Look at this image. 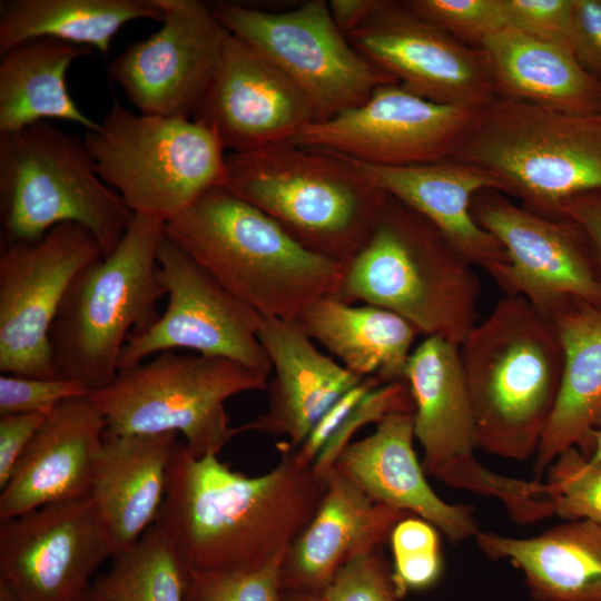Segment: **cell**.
I'll return each mask as SVG.
<instances>
[{
  "label": "cell",
  "instance_id": "obj_29",
  "mask_svg": "<svg viewBox=\"0 0 601 601\" xmlns=\"http://www.w3.org/2000/svg\"><path fill=\"white\" fill-rule=\"evenodd\" d=\"M563 349L562 382L535 453V480L569 447L587 455L601 415V308L572 302L551 316Z\"/></svg>",
  "mask_w": 601,
  "mask_h": 601
},
{
  "label": "cell",
  "instance_id": "obj_51",
  "mask_svg": "<svg viewBox=\"0 0 601 601\" xmlns=\"http://www.w3.org/2000/svg\"><path fill=\"white\" fill-rule=\"evenodd\" d=\"M601 115V114H600Z\"/></svg>",
  "mask_w": 601,
  "mask_h": 601
},
{
  "label": "cell",
  "instance_id": "obj_15",
  "mask_svg": "<svg viewBox=\"0 0 601 601\" xmlns=\"http://www.w3.org/2000/svg\"><path fill=\"white\" fill-rule=\"evenodd\" d=\"M471 211L508 254L509 264L492 275L506 296H521L549 317L577 300L601 308V282L574 221L543 217L493 189L479 191Z\"/></svg>",
  "mask_w": 601,
  "mask_h": 601
},
{
  "label": "cell",
  "instance_id": "obj_33",
  "mask_svg": "<svg viewBox=\"0 0 601 601\" xmlns=\"http://www.w3.org/2000/svg\"><path fill=\"white\" fill-rule=\"evenodd\" d=\"M111 559V568L92 581L109 601L185 600L188 571L155 524Z\"/></svg>",
  "mask_w": 601,
  "mask_h": 601
},
{
  "label": "cell",
  "instance_id": "obj_48",
  "mask_svg": "<svg viewBox=\"0 0 601 601\" xmlns=\"http://www.w3.org/2000/svg\"><path fill=\"white\" fill-rule=\"evenodd\" d=\"M280 601H324V599L308 593L282 591Z\"/></svg>",
  "mask_w": 601,
  "mask_h": 601
},
{
  "label": "cell",
  "instance_id": "obj_6",
  "mask_svg": "<svg viewBox=\"0 0 601 601\" xmlns=\"http://www.w3.org/2000/svg\"><path fill=\"white\" fill-rule=\"evenodd\" d=\"M164 236V221L134 214L117 247L75 277L49 334L58 377L90 394L115 381L128 337L160 316L157 303L166 289L157 250Z\"/></svg>",
  "mask_w": 601,
  "mask_h": 601
},
{
  "label": "cell",
  "instance_id": "obj_20",
  "mask_svg": "<svg viewBox=\"0 0 601 601\" xmlns=\"http://www.w3.org/2000/svg\"><path fill=\"white\" fill-rule=\"evenodd\" d=\"M193 119L210 127L229 152H239L289 141L316 115L280 69L230 33Z\"/></svg>",
  "mask_w": 601,
  "mask_h": 601
},
{
  "label": "cell",
  "instance_id": "obj_14",
  "mask_svg": "<svg viewBox=\"0 0 601 601\" xmlns=\"http://www.w3.org/2000/svg\"><path fill=\"white\" fill-rule=\"evenodd\" d=\"M157 262L168 295L166 311L150 327L128 337L118 371L152 354L186 348L269 375L272 363L258 338L263 315L228 292L166 235Z\"/></svg>",
  "mask_w": 601,
  "mask_h": 601
},
{
  "label": "cell",
  "instance_id": "obj_16",
  "mask_svg": "<svg viewBox=\"0 0 601 601\" xmlns=\"http://www.w3.org/2000/svg\"><path fill=\"white\" fill-rule=\"evenodd\" d=\"M475 112L387 83L361 106L306 125L289 141L373 166L430 164L452 157Z\"/></svg>",
  "mask_w": 601,
  "mask_h": 601
},
{
  "label": "cell",
  "instance_id": "obj_23",
  "mask_svg": "<svg viewBox=\"0 0 601 601\" xmlns=\"http://www.w3.org/2000/svg\"><path fill=\"white\" fill-rule=\"evenodd\" d=\"M258 338L272 363L268 408L230 428V437L255 431L287 435L297 449L321 416L363 378L321 353L295 319L262 316Z\"/></svg>",
  "mask_w": 601,
  "mask_h": 601
},
{
  "label": "cell",
  "instance_id": "obj_49",
  "mask_svg": "<svg viewBox=\"0 0 601 601\" xmlns=\"http://www.w3.org/2000/svg\"><path fill=\"white\" fill-rule=\"evenodd\" d=\"M73 601H109L105 595H102L91 583L80 595H78Z\"/></svg>",
  "mask_w": 601,
  "mask_h": 601
},
{
  "label": "cell",
  "instance_id": "obj_7",
  "mask_svg": "<svg viewBox=\"0 0 601 601\" xmlns=\"http://www.w3.org/2000/svg\"><path fill=\"white\" fill-rule=\"evenodd\" d=\"M450 159L493 173L524 208L562 218L568 199L601 189V115L495 97L476 110Z\"/></svg>",
  "mask_w": 601,
  "mask_h": 601
},
{
  "label": "cell",
  "instance_id": "obj_22",
  "mask_svg": "<svg viewBox=\"0 0 601 601\" xmlns=\"http://www.w3.org/2000/svg\"><path fill=\"white\" fill-rule=\"evenodd\" d=\"M106 426L89 395L59 404L1 490L0 521L88 495Z\"/></svg>",
  "mask_w": 601,
  "mask_h": 601
},
{
  "label": "cell",
  "instance_id": "obj_2",
  "mask_svg": "<svg viewBox=\"0 0 601 601\" xmlns=\"http://www.w3.org/2000/svg\"><path fill=\"white\" fill-rule=\"evenodd\" d=\"M165 235L264 316L296 319L315 300L337 297L345 275L346 265L307 249L224 186L166 221Z\"/></svg>",
  "mask_w": 601,
  "mask_h": 601
},
{
  "label": "cell",
  "instance_id": "obj_12",
  "mask_svg": "<svg viewBox=\"0 0 601 601\" xmlns=\"http://www.w3.org/2000/svg\"><path fill=\"white\" fill-rule=\"evenodd\" d=\"M209 7L229 33L260 52L302 90L316 121L361 106L381 86L398 83L352 46L325 0L280 12L231 2Z\"/></svg>",
  "mask_w": 601,
  "mask_h": 601
},
{
  "label": "cell",
  "instance_id": "obj_9",
  "mask_svg": "<svg viewBox=\"0 0 601 601\" xmlns=\"http://www.w3.org/2000/svg\"><path fill=\"white\" fill-rule=\"evenodd\" d=\"M82 139L99 176L130 210L164 223L226 180L225 147L193 118L136 114L115 102Z\"/></svg>",
  "mask_w": 601,
  "mask_h": 601
},
{
  "label": "cell",
  "instance_id": "obj_46",
  "mask_svg": "<svg viewBox=\"0 0 601 601\" xmlns=\"http://www.w3.org/2000/svg\"><path fill=\"white\" fill-rule=\"evenodd\" d=\"M328 3L337 27L346 36L374 10L378 0H332Z\"/></svg>",
  "mask_w": 601,
  "mask_h": 601
},
{
  "label": "cell",
  "instance_id": "obj_19",
  "mask_svg": "<svg viewBox=\"0 0 601 601\" xmlns=\"http://www.w3.org/2000/svg\"><path fill=\"white\" fill-rule=\"evenodd\" d=\"M112 550L89 495L0 521V579L21 601H73Z\"/></svg>",
  "mask_w": 601,
  "mask_h": 601
},
{
  "label": "cell",
  "instance_id": "obj_42",
  "mask_svg": "<svg viewBox=\"0 0 601 601\" xmlns=\"http://www.w3.org/2000/svg\"><path fill=\"white\" fill-rule=\"evenodd\" d=\"M385 384L377 376L364 377L354 387L342 395L316 422L305 441L295 449L297 456L306 464L314 461L344 422L351 411L373 390Z\"/></svg>",
  "mask_w": 601,
  "mask_h": 601
},
{
  "label": "cell",
  "instance_id": "obj_18",
  "mask_svg": "<svg viewBox=\"0 0 601 601\" xmlns=\"http://www.w3.org/2000/svg\"><path fill=\"white\" fill-rule=\"evenodd\" d=\"M346 37L370 62L426 100L479 110L496 97L481 47L459 41L400 1L378 0Z\"/></svg>",
  "mask_w": 601,
  "mask_h": 601
},
{
  "label": "cell",
  "instance_id": "obj_10",
  "mask_svg": "<svg viewBox=\"0 0 601 601\" xmlns=\"http://www.w3.org/2000/svg\"><path fill=\"white\" fill-rule=\"evenodd\" d=\"M267 385V374L235 361L166 351L89 396L106 420V436L180 433L200 457L218 454L231 439L225 401Z\"/></svg>",
  "mask_w": 601,
  "mask_h": 601
},
{
  "label": "cell",
  "instance_id": "obj_36",
  "mask_svg": "<svg viewBox=\"0 0 601 601\" xmlns=\"http://www.w3.org/2000/svg\"><path fill=\"white\" fill-rule=\"evenodd\" d=\"M407 10L444 30L459 41L481 47L508 27L502 0H405Z\"/></svg>",
  "mask_w": 601,
  "mask_h": 601
},
{
  "label": "cell",
  "instance_id": "obj_41",
  "mask_svg": "<svg viewBox=\"0 0 601 601\" xmlns=\"http://www.w3.org/2000/svg\"><path fill=\"white\" fill-rule=\"evenodd\" d=\"M508 26L572 51L573 0H502Z\"/></svg>",
  "mask_w": 601,
  "mask_h": 601
},
{
  "label": "cell",
  "instance_id": "obj_34",
  "mask_svg": "<svg viewBox=\"0 0 601 601\" xmlns=\"http://www.w3.org/2000/svg\"><path fill=\"white\" fill-rule=\"evenodd\" d=\"M437 529L412 515L393 529L390 542L393 553V575L402 598L411 591H422L437 583L443 571Z\"/></svg>",
  "mask_w": 601,
  "mask_h": 601
},
{
  "label": "cell",
  "instance_id": "obj_47",
  "mask_svg": "<svg viewBox=\"0 0 601 601\" xmlns=\"http://www.w3.org/2000/svg\"><path fill=\"white\" fill-rule=\"evenodd\" d=\"M587 457L592 463L601 464V415L591 433Z\"/></svg>",
  "mask_w": 601,
  "mask_h": 601
},
{
  "label": "cell",
  "instance_id": "obj_50",
  "mask_svg": "<svg viewBox=\"0 0 601 601\" xmlns=\"http://www.w3.org/2000/svg\"><path fill=\"white\" fill-rule=\"evenodd\" d=\"M0 601H21L18 594L0 579Z\"/></svg>",
  "mask_w": 601,
  "mask_h": 601
},
{
  "label": "cell",
  "instance_id": "obj_21",
  "mask_svg": "<svg viewBox=\"0 0 601 601\" xmlns=\"http://www.w3.org/2000/svg\"><path fill=\"white\" fill-rule=\"evenodd\" d=\"M325 480L316 513L284 554L282 591L322 597L341 568L381 549L395 525L411 515L374 501L336 467Z\"/></svg>",
  "mask_w": 601,
  "mask_h": 601
},
{
  "label": "cell",
  "instance_id": "obj_1",
  "mask_svg": "<svg viewBox=\"0 0 601 601\" xmlns=\"http://www.w3.org/2000/svg\"><path fill=\"white\" fill-rule=\"evenodd\" d=\"M269 472L248 476L178 442L155 525L187 571L250 572L285 554L316 513L326 480L287 443Z\"/></svg>",
  "mask_w": 601,
  "mask_h": 601
},
{
  "label": "cell",
  "instance_id": "obj_40",
  "mask_svg": "<svg viewBox=\"0 0 601 601\" xmlns=\"http://www.w3.org/2000/svg\"><path fill=\"white\" fill-rule=\"evenodd\" d=\"M90 393L80 384L63 378H35L2 374L0 376V416L50 414L62 402Z\"/></svg>",
  "mask_w": 601,
  "mask_h": 601
},
{
  "label": "cell",
  "instance_id": "obj_44",
  "mask_svg": "<svg viewBox=\"0 0 601 601\" xmlns=\"http://www.w3.org/2000/svg\"><path fill=\"white\" fill-rule=\"evenodd\" d=\"M46 416L40 413L0 416V490L9 482Z\"/></svg>",
  "mask_w": 601,
  "mask_h": 601
},
{
  "label": "cell",
  "instance_id": "obj_37",
  "mask_svg": "<svg viewBox=\"0 0 601 601\" xmlns=\"http://www.w3.org/2000/svg\"><path fill=\"white\" fill-rule=\"evenodd\" d=\"M283 558L250 572L188 571L184 601H280Z\"/></svg>",
  "mask_w": 601,
  "mask_h": 601
},
{
  "label": "cell",
  "instance_id": "obj_13",
  "mask_svg": "<svg viewBox=\"0 0 601 601\" xmlns=\"http://www.w3.org/2000/svg\"><path fill=\"white\" fill-rule=\"evenodd\" d=\"M104 257L95 237L66 223L33 242L1 247L0 372L58 378L50 329L75 277Z\"/></svg>",
  "mask_w": 601,
  "mask_h": 601
},
{
  "label": "cell",
  "instance_id": "obj_25",
  "mask_svg": "<svg viewBox=\"0 0 601 601\" xmlns=\"http://www.w3.org/2000/svg\"><path fill=\"white\" fill-rule=\"evenodd\" d=\"M413 439L414 413H392L371 435L352 442L335 467L374 501L420 516L452 542L475 536L480 531L471 508L446 503L432 490Z\"/></svg>",
  "mask_w": 601,
  "mask_h": 601
},
{
  "label": "cell",
  "instance_id": "obj_43",
  "mask_svg": "<svg viewBox=\"0 0 601 601\" xmlns=\"http://www.w3.org/2000/svg\"><path fill=\"white\" fill-rule=\"evenodd\" d=\"M572 52L601 83V0H573Z\"/></svg>",
  "mask_w": 601,
  "mask_h": 601
},
{
  "label": "cell",
  "instance_id": "obj_39",
  "mask_svg": "<svg viewBox=\"0 0 601 601\" xmlns=\"http://www.w3.org/2000/svg\"><path fill=\"white\" fill-rule=\"evenodd\" d=\"M324 601H401L393 568L381 549L359 555L335 574Z\"/></svg>",
  "mask_w": 601,
  "mask_h": 601
},
{
  "label": "cell",
  "instance_id": "obj_35",
  "mask_svg": "<svg viewBox=\"0 0 601 601\" xmlns=\"http://www.w3.org/2000/svg\"><path fill=\"white\" fill-rule=\"evenodd\" d=\"M545 483L554 514L601 525V464L590 462L578 447H569L551 464Z\"/></svg>",
  "mask_w": 601,
  "mask_h": 601
},
{
  "label": "cell",
  "instance_id": "obj_24",
  "mask_svg": "<svg viewBox=\"0 0 601 601\" xmlns=\"http://www.w3.org/2000/svg\"><path fill=\"white\" fill-rule=\"evenodd\" d=\"M349 160L384 193L427 218L472 265L492 276L509 264L502 244L475 221L471 211L479 191L505 193L493 173L454 159L403 167Z\"/></svg>",
  "mask_w": 601,
  "mask_h": 601
},
{
  "label": "cell",
  "instance_id": "obj_26",
  "mask_svg": "<svg viewBox=\"0 0 601 601\" xmlns=\"http://www.w3.org/2000/svg\"><path fill=\"white\" fill-rule=\"evenodd\" d=\"M177 433L104 435L89 499L110 541L112 556L156 523Z\"/></svg>",
  "mask_w": 601,
  "mask_h": 601
},
{
  "label": "cell",
  "instance_id": "obj_3",
  "mask_svg": "<svg viewBox=\"0 0 601 601\" xmlns=\"http://www.w3.org/2000/svg\"><path fill=\"white\" fill-rule=\"evenodd\" d=\"M479 446L512 460L539 449L563 374L551 317L521 296H505L459 346Z\"/></svg>",
  "mask_w": 601,
  "mask_h": 601
},
{
  "label": "cell",
  "instance_id": "obj_4",
  "mask_svg": "<svg viewBox=\"0 0 601 601\" xmlns=\"http://www.w3.org/2000/svg\"><path fill=\"white\" fill-rule=\"evenodd\" d=\"M472 266L427 218L387 195L337 298L388 309L418 334L460 346L477 324L481 283Z\"/></svg>",
  "mask_w": 601,
  "mask_h": 601
},
{
  "label": "cell",
  "instance_id": "obj_45",
  "mask_svg": "<svg viewBox=\"0 0 601 601\" xmlns=\"http://www.w3.org/2000/svg\"><path fill=\"white\" fill-rule=\"evenodd\" d=\"M561 217L571 219L582 230L601 282V189L568 199L562 206Z\"/></svg>",
  "mask_w": 601,
  "mask_h": 601
},
{
  "label": "cell",
  "instance_id": "obj_28",
  "mask_svg": "<svg viewBox=\"0 0 601 601\" xmlns=\"http://www.w3.org/2000/svg\"><path fill=\"white\" fill-rule=\"evenodd\" d=\"M480 550L519 569L534 601H601V525L575 520L528 539L479 532Z\"/></svg>",
  "mask_w": 601,
  "mask_h": 601
},
{
  "label": "cell",
  "instance_id": "obj_38",
  "mask_svg": "<svg viewBox=\"0 0 601 601\" xmlns=\"http://www.w3.org/2000/svg\"><path fill=\"white\" fill-rule=\"evenodd\" d=\"M397 412H413L414 402L406 382L385 383L371 391L346 416L313 463L314 471L325 477L336 465L354 434L371 423Z\"/></svg>",
  "mask_w": 601,
  "mask_h": 601
},
{
  "label": "cell",
  "instance_id": "obj_11",
  "mask_svg": "<svg viewBox=\"0 0 601 601\" xmlns=\"http://www.w3.org/2000/svg\"><path fill=\"white\" fill-rule=\"evenodd\" d=\"M405 382L414 402V437L422 466L437 481L499 500L521 525L554 515L546 483L497 474L480 463L475 424L459 346L426 337L411 353Z\"/></svg>",
  "mask_w": 601,
  "mask_h": 601
},
{
  "label": "cell",
  "instance_id": "obj_30",
  "mask_svg": "<svg viewBox=\"0 0 601 601\" xmlns=\"http://www.w3.org/2000/svg\"><path fill=\"white\" fill-rule=\"evenodd\" d=\"M295 321L353 374L377 376L384 383L405 382L410 349L418 332L394 312L327 296L312 303Z\"/></svg>",
  "mask_w": 601,
  "mask_h": 601
},
{
  "label": "cell",
  "instance_id": "obj_8",
  "mask_svg": "<svg viewBox=\"0 0 601 601\" xmlns=\"http://www.w3.org/2000/svg\"><path fill=\"white\" fill-rule=\"evenodd\" d=\"M132 216L99 176L81 137L49 121L0 134L1 247L37 240L72 223L95 237L105 257Z\"/></svg>",
  "mask_w": 601,
  "mask_h": 601
},
{
  "label": "cell",
  "instance_id": "obj_32",
  "mask_svg": "<svg viewBox=\"0 0 601 601\" xmlns=\"http://www.w3.org/2000/svg\"><path fill=\"white\" fill-rule=\"evenodd\" d=\"M158 22L155 0H6L0 2V53L24 42L51 38L106 53L122 26Z\"/></svg>",
  "mask_w": 601,
  "mask_h": 601
},
{
  "label": "cell",
  "instance_id": "obj_5",
  "mask_svg": "<svg viewBox=\"0 0 601 601\" xmlns=\"http://www.w3.org/2000/svg\"><path fill=\"white\" fill-rule=\"evenodd\" d=\"M224 187L344 265L368 240L387 196L349 159L290 141L228 152Z\"/></svg>",
  "mask_w": 601,
  "mask_h": 601
},
{
  "label": "cell",
  "instance_id": "obj_31",
  "mask_svg": "<svg viewBox=\"0 0 601 601\" xmlns=\"http://www.w3.org/2000/svg\"><path fill=\"white\" fill-rule=\"evenodd\" d=\"M92 49L41 38L24 42L1 55L0 134L59 119L86 130L99 122L76 104L67 87V71L73 61L90 56Z\"/></svg>",
  "mask_w": 601,
  "mask_h": 601
},
{
  "label": "cell",
  "instance_id": "obj_17",
  "mask_svg": "<svg viewBox=\"0 0 601 601\" xmlns=\"http://www.w3.org/2000/svg\"><path fill=\"white\" fill-rule=\"evenodd\" d=\"M155 1L162 11L160 28L129 43L109 73L139 112L193 118L230 33L201 1Z\"/></svg>",
  "mask_w": 601,
  "mask_h": 601
},
{
  "label": "cell",
  "instance_id": "obj_27",
  "mask_svg": "<svg viewBox=\"0 0 601 601\" xmlns=\"http://www.w3.org/2000/svg\"><path fill=\"white\" fill-rule=\"evenodd\" d=\"M481 48L497 98L568 115L601 114V83L580 66L571 50L510 26L487 37Z\"/></svg>",
  "mask_w": 601,
  "mask_h": 601
}]
</instances>
